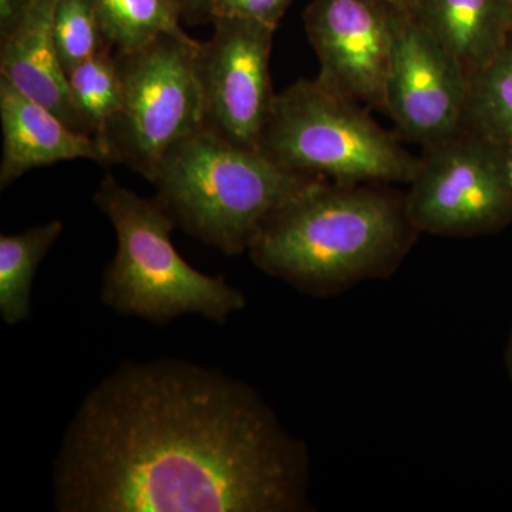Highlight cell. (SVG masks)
<instances>
[{
    "label": "cell",
    "instance_id": "6da1fadb",
    "mask_svg": "<svg viewBox=\"0 0 512 512\" xmlns=\"http://www.w3.org/2000/svg\"><path fill=\"white\" fill-rule=\"evenodd\" d=\"M308 456L247 383L126 362L80 403L53 464L60 512H295Z\"/></svg>",
    "mask_w": 512,
    "mask_h": 512
},
{
    "label": "cell",
    "instance_id": "d6986e66",
    "mask_svg": "<svg viewBox=\"0 0 512 512\" xmlns=\"http://www.w3.org/2000/svg\"><path fill=\"white\" fill-rule=\"evenodd\" d=\"M32 5V0H0V40L12 35Z\"/></svg>",
    "mask_w": 512,
    "mask_h": 512
},
{
    "label": "cell",
    "instance_id": "7c38bea8",
    "mask_svg": "<svg viewBox=\"0 0 512 512\" xmlns=\"http://www.w3.org/2000/svg\"><path fill=\"white\" fill-rule=\"evenodd\" d=\"M57 0H32L18 29L0 40V76L52 110L74 130L90 134L74 103L53 32ZM92 136V134H90Z\"/></svg>",
    "mask_w": 512,
    "mask_h": 512
},
{
    "label": "cell",
    "instance_id": "7402d4cb",
    "mask_svg": "<svg viewBox=\"0 0 512 512\" xmlns=\"http://www.w3.org/2000/svg\"><path fill=\"white\" fill-rule=\"evenodd\" d=\"M505 359H507V369L512 379V332L510 336V342H508L507 346V357H505Z\"/></svg>",
    "mask_w": 512,
    "mask_h": 512
},
{
    "label": "cell",
    "instance_id": "3957f363",
    "mask_svg": "<svg viewBox=\"0 0 512 512\" xmlns=\"http://www.w3.org/2000/svg\"><path fill=\"white\" fill-rule=\"evenodd\" d=\"M319 180L204 127L168 151L150 183L175 227L238 256L276 208Z\"/></svg>",
    "mask_w": 512,
    "mask_h": 512
},
{
    "label": "cell",
    "instance_id": "e0dca14e",
    "mask_svg": "<svg viewBox=\"0 0 512 512\" xmlns=\"http://www.w3.org/2000/svg\"><path fill=\"white\" fill-rule=\"evenodd\" d=\"M74 103L94 138L117 116L123 87L113 49H104L79 64L67 76Z\"/></svg>",
    "mask_w": 512,
    "mask_h": 512
},
{
    "label": "cell",
    "instance_id": "9c48e42d",
    "mask_svg": "<svg viewBox=\"0 0 512 512\" xmlns=\"http://www.w3.org/2000/svg\"><path fill=\"white\" fill-rule=\"evenodd\" d=\"M468 76L450 53L403 9L394 18L386 111L424 148L463 130Z\"/></svg>",
    "mask_w": 512,
    "mask_h": 512
},
{
    "label": "cell",
    "instance_id": "ac0fdd59",
    "mask_svg": "<svg viewBox=\"0 0 512 512\" xmlns=\"http://www.w3.org/2000/svg\"><path fill=\"white\" fill-rule=\"evenodd\" d=\"M53 32L67 76L101 50L111 49L101 30L93 0H57Z\"/></svg>",
    "mask_w": 512,
    "mask_h": 512
},
{
    "label": "cell",
    "instance_id": "5bb4252c",
    "mask_svg": "<svg viewBox=\"0 0 512 512\" xmlns=\"http://www.w3.org/2000/svg\"><path fill=\"white\" fill-rule=\"evenodd\" d=\"M59 220L19 234L0 235V318L18 325L32 313V288L37 269L63 232Z\"/></svg>",
    "mask_w": 512,
    "mask_h": 512
},
{
    "label": "cell",
    "instance_id": "4fadbf2b",
    "mask_svg": "<svg viewBox=\"0 0 512 512\" xmlns=\"http://www.w3.org/2000/svg\"><path fill=\"white\" fill-rule=\"evenodd\" d=\"M406 12L467 76L493 62L512 40V0H412Z\"/></svg>",
    "mask_w": 512,
    "mask_h": 512
},
{
    "label": "cell",
    "instance_id": "30bf717a",
    "mask_svg": "<svg viewBox=\"0 0 512 512\" xmlns=\"http://www.w3.org/2000/svg\"><path fill=\"white\" fill-rule=\"evenodd\" d=\"M397 9L384 0H313L303 22L320 82L384 113Z\"/></svg>",
    "mask_w": 512,
    "mask_h": 512
},
{
    "label": "cell",
    "instance_id": "5b68a950",
    "mask_svg": "<svg viewBox=\"0 0 512 512\" xmlns=\"http://www.w3.org/2000/svg\"><path fill=\"white\" fill-rule=\"evenodd\" d=\"M259 150L296 173L348 184H410L420 163L362 104L318 77L275 94Z\"/></svg>",
    "mask_w": 512,
    "mask_h": 512
},
{
    "label": "cell",
    "instance_id": "8992f818",
    "mask_svg": "<svg viewBox=\"0 0 512 512\" xmlns=\"http://www.w3.org/2000/svg\"><path fill=\"white\" fill-rule=\"evenodd\" d=\"M200 45L190 36L163 35L140 49L114 52L123 101L96 138L106 165H127L150 181L171 148L205 127Z\"/></svg>",
    "mask_w": 512,
    "mask_h": 512
},
{
    "label": "cell",
    "instance_id": "603a6c76",
    "mask_svg": "<svg viewBox=\"0 0 512 512\" xmlns=\"http://www.w3.org/2000/svg\"><path fill=\"white\" fill-rule=\"evenodd\" d=\"M508 163H510V171L512 175V146L508 147Z\"/></svg>",
    "mask_w": 512,
    "mask_h": 512
},
{
    "label": "cell",
    "instance_id": "52a82bcc",
    "mask_svg": "<svg viewBox=\"0 0 512 512\" xmlns=\"http://www.w3.org/2000/svg\"><path fill=\"white\" fill-rule=\"evenodd\" d=\"M417 232L477 237L512 222V175L508 147L467 130L424 148L404 197Z\"/></svg>",
    "mask_w": 512,
    "mask_h": 512
},
{
    "label": "cell",
    "instance_id": "277c9868",
    "mask_svg": "<svg viewBox=\"0 0 512 512\" xmlns=\"http://www.w3.org/2000/svg\"><path fill=\"white\" fill-rule=\"evenodd\" d=\"M94 204L116 232V255L104 269L101 301L111 311L157 326L184 315L225 325L247 305L224 276L202 274L175 249L173 218L157 198L140 197L106 175Z\"/></svg>",
    "mask_w": 512,
    "mask_h": 512
},
{
    "label": "cell",
    "instance_id": "44dd1931",
    "mask_svg": "<svg viewBox=\"0 0 512 512\" xmlns=\"http://www.w3.org/2000/svg\"><path fill=\"white\" fill-rule=\"evenodd\" d=\"M384 2L390 3V5L396 6V8L407 10L412 0H384Z\"/></svg>",
    "mask_w": 512,
    "mask_h": 512
},
{
    "label": "cell",
    "instance_id": "8fae6325",
    "mask_svg": "<svg viewBox=\"0 0 512 512\" xmlns=\"http://www.w3.org/2000/svg\"><path fill=\"white\" fill-rule=\"evenodd\" d=\"M3 157L0 188L5 190L29 171L70 160L106 165L96 138L67 126L57 114L30 99L0 76Z\"/></svg>",
    "mask_w": 512,
    "mask_h": 512
},
{
    "label": "cell",
    "instance_id": "9a60e30c",
    "mask_svg": "<svg viewBox=\"0 0 512 512\" xmlns=\"http://www.w3.org/2000/svg\"><path fill=\"white\" fill-rule=\"evenodd\" d=\"M464 130L512 146V40L493 62L468 76Z\"/></svg>",
    "mask_w": 512,
    "mask_h": 512
},
{
    "label": "cell",
    "instance_id": "ffe728a7",
    "mask_svg": "<svg viewBox=\"0 0 512 512\" xmlns=\"http://www.w3.org/2000/svg\"><path fill=\"white\" fill-rule=\"evenodd\" d=\"M181 12V18L187 22L198 23L212 20V0H175Z\"/></svg>",
    "mask_w": 512,
    "mask_h": 512
},
{
    "label": "cell",
    "instance_id": "2e32d148",
    "mask_svg": "<svg viewBox=\"0 0 512 512\" xmlns=\"http://www.w3.org/2000/svg\"><path fill=\"white\" fill-rule=\"evenodd\" d=\"M101 30L114 52L140 49L163 35L187 37L175 0H93Z\"/></svg>",
    "mask_w": 512,
    "mask_h": 512
},
{
    "label": "cell",
    "instance_id": "ba28073f",
    "mask_svg": "<svg viewBox=\"0 0 512 512\" xmlns=\"http://www.w3.org/2000/svg\"><path fill=\"white\" fill-rule=\"evenodd\" d=\"M212 22L214 35L201 42L197 56L205 128L238 146L259 148L275 97L269 72L275 29L241 18Z\"/></svg>",
    "mask_w": 512,
    "mask_h": 512
},
{
    "label": "cell",
    "instance_id": "7a4b0ae2",
    "mask_svg": "<svg viewBox=\"0 0 512 512\" xmlns=\"http://www.w3.org/2000/svg\"><path fill=\"white\" fill-rule=\"evenodd\" d=\"M414 234L404 197L379 184L319 180L262 222L248 254L266 275L329 295L394 268Z\"/></svg>",
    "mask_w": 512,
    "mask_h": 512
},
{
    "label": "cell",
    "instance_id": "cb8c5ba5",
    "mask_svg": "<svg viewBox=\"0 0 512 512\" xmlns=\"http://www.w3.org/2000/svg\"><path fill=\"white\" fill-rule=\"evenodd\" d=\"M212 2H214V0H212ZM212 6V5H211Z\"/></svg>",
    "mask_w": 512,
    "mask_h": 512
}]
</instances>
